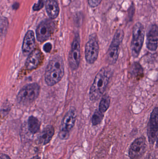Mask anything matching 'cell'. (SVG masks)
Segmentation results:
<instances>
[{
	"label": "cell",
	"instance_id": "2e32d148",
	"mask_svg": "<svg viewBox=\"0 0 158 159\" xmlns=\"http://www.w3.org/2000/svg\"><path fill=\"white\" fill-rule=\"evenodd\" d=\"M119 47L111 43L106 55V61L109 64H114L117 62L119 53Z\"/></svg>",
	"mask_w": 158,
	"mask_h": 159
},
{
	"label": "cell",
	"instance_id": "d6986e66",
	"mask_svg": "<svg viewBox=\"0 0 158 159\" xmlns=\"http://www.w3.org/2000/svg\"><path fill=\"white\" fill-rule=\"evenodd\" d=\"M124 38V32L122 30H118L116 31L112 43L114 44L120 45Z\"/></svg>",
	"mask_w": 158,
	"mask_h": 159
},
{
	"label": "cell",
	"instance_id": "7a4b0ae2",
	"mask_svg": "<svg viewBox=\"0 0 158 159\" xmlns=\"http://www.w3.org/2000/svg\"><path fill=\"white\" fill-rule=\"evenodd\" d=\"M112 75V72L108 67L102 68L95 78L89 92V97L92 101L98 100L105 92L109 80Z\"/></svg>",
	"mask_w": 158,
	"mask_h": 159
},
{
	"label": "cell",
	"instance_id": "8fae6325",
	"mask_svg": "<svg viewBox=\"0 0 158 159\" xmlns=\"http://www.w3.org/2000/svg\"><path fill=\"white\" fill-rule=\"evenodd\" d=\"M147 47L150 51L156 50L158 45V26L156 24L149 27L147 35Z\"/></svg>",
	"mask_w": 158,
	"mask_h": 159
},
{
	"label": "cell",
	"instance_id": "ffe728a7",
	"mask_svg": "<svg viewBox=\"0 0 158 159\" xmlns=\"http://www.w3.org/2000/svg\"><path fill=\"white\" fill-rule=\"evenodd\" d=\"M104 113L101 111H96L95 112L92 118V123L93 126H96L100 124L104 118Z\"/></svg>",
	"mask_w": 158,
	"mask_h": 159
},
{
	"label": "cell",
	"instance_id": "30bf717a",
	"mask_svg": "<svg viewBox=\"0 0 158 159\" xmlns=\"http://www.w3.org/2000/svg\"><path fill=\"white\" fill-rule=\"evenodd\" d=\"M77 116L76 109L70 108L62 120L59 130L70 133L75 125Z\"/></svg>",
	"mask_w": 158,
	"mask_h": 159
},
{
	"label": "cell",
	"instance_id": "ba28073f",
	"mask_svg": "<svg viewBox=\"0 0 158 159\" xmlns=\"http://www.w3.org/2000/svg\"><path fill=\"white\" fill-rule=\"evenodd\" d=\"M99 49L97 39L95 37L92 36L85 45V57L87 63L92 64L96 61L98 57Z\"/></svg>",
	"mask_w": 158,
	"mask_h": 159
},
{
	"label": "cell",
	"instance_id": "e0dca14e",
	"mask_svg": "<svg viewBox=\"0 0 158 159\" xmlns=\"http://www.w3.org/2000/svg\"><path fill=\"white\" fill-rule=\"evenodd\" d=\"M28 126L30 132L32 134H35L40 130L41 122L37 118L31 116L28 119Z\"/></svg>",
	"mask_w": 158,
	"mask_h": 159
},
{
	"label": "cell",
	"instance_id": "ac0fdd59",
	"mask_svg": "<svg viewBox=\"0 0 158 159\" xmlns=\"http://www.w3.org/2000/svg\"><path fill=\"white\" fill-rule=\"evenodd\" d=\"M110 106V98L108 95H105L101 99L99 104V110L103 113H105Z\"/></svg>",
	"mask_w": 158,
	"mask_h": 159
},
{
	"label": "cell",
	"instance_id": "484cf974",
	"mask_svg": "<svg viewBox=\"0 0 158 159\" xmlns=\"http://www.w3.org/2000/svg\"><path fill=\"white\" fill-rule=\"evenodd\" d=\"M0 159H10V157L9 156H7V155H6L5 154H1V156H0Z\"/></svg>",
	"mask_w": 158,
	"mask_h": 159
},
{
	"label": "cell",
	"instance_id": "8992f818",
	"mask_svg": "<svg viewBox=\"0 0 158 159\" xmlns=\"http://www.w3.org/2000/svg\"><path fill=\"white\" fill-rule=\"evenodd\" d=\"M81 60V48L80 38L76 35L71 44V49L69 55V63L71 70H77Z\"/></svg>",
	"mask_w": 158,
	"mask_h": 159
},
{
	"label": "cell",
	"instance_id": "4316f807",
	"mask_svg": "<svg viewBox=\"0 0 158 159\" xmlns=\"http://www.w3.org/2000/svg\"><path fill=\"white\" fill-rule=\"evenodd\" d=\"M19 7V4L18 3H15L13 4L12 7H13V9H15V10H16V9L18 8Z\"/></svg>",
	"mask_w": 158,
	"mask_h": 159
},
{
	"label": "cell",
	"instance_id": "52a82bcc",
	"mask_svg": "<svg viewBox=\"0 0 158 159\" xmlns=\"http://www.w3.org/2000/svg\"><path fill=\"white\" fill-rule=\"evenodd\" d=\"M147 144L144 137L135 139L130 147L129 156L131 159H139L145 153Z\"/></svg>",
	"mask_w": 158,
	"mask_h": 159
},
{
	"label": "cell",
	"instance_id": "f1b7e54d",
	"mask_svg": "<svg viewBox=\"0 0 158 159\" xmlns=\"http://www.w3.org/2000/svg\"><path fill=\"white\" fill-rule=\"evenodd\" d=\"M156 148H158V138H157V139L156 145Z\"/></svg>",
	"mask_w": 158,
	"mask_h": 159
},
{
	"label": "cell",
	"instance_id": "83f0119b",
	"mask_svg": "<svg viewBox=\"0 0 158 159\" xmlns=\"http://www.w3.org/2000/svg\"><path fill=\"white\" fill-rule=\"evenodd\" d=\"M31 159H41V157L38 156H35V157H32V158Z\"/></svg>",
	"mask_w": 158,
	"mask_h": 159
},
{
	"label": "cell",
	"instance_id": "9a60e30c",
	"mask_svg": "<svg viewBox=\"0 0 158 159\" xmlns=\"http://www.w3.org/2000/svg\"><path fill=\"white\" fill-rule=\"evenodd\" d=\"M45 9L50 18H56L59 13V6L57 0H46Z\"/></svg>",
	"mask_w": 158,
	"mask_h": 159
},
{
	"label": "cell",
	"instance_id": "3957f363",
	"mask_svg": "<svg viewBox=\"0 0 158 159\" xmlns=\"http://www.w3.org/2000/svg\"><path fill=\"white\" fill-rule=\"evenodd\" d=\"M41 87L37 83H32L24 86L18 93L17 101L21 105H28L33 102L40 94Z\"/></svg>",
	"mask_w": 158,
	"mask_h": 159
},
{
	"label": "cell",
	"instance_id": "5b68a950",
	"mask_svg": "<svg viewBox=\"0 0 158 159\" xmlns=\"http://www.w3.org/2000/svg\"><path fill=\"white\" fill-rule=\"evenodd\" d=\"M54 22L50 20H45L41 22L36 30V36L39 42H45L48 40L55 30Z\"/></svg>",
	"mask_w": 158,
	"mask_h": 159
},
{
	"label": "cell",
	"instance_id": "5bb4252c",
	"mask_svg": "<svg viewBox=\"0 0 158 159\" xmlns=\"http://www.w3.org/2000/svg\"><path fill=\"white\" fill-rule=\"evenodd\" d=\"M54 132V129L53 126L48 125L46 126L39 134L38 138V143L42 145L47 144L52 140Z\"/></svg>",
	"mask_w": 158,
	"mask_h": 159
},
{
	"label": "cell",
	"instance_id": "4fadbf2b",
	"mask_svg": "<svg viewBox=\"0 0 158 159\" xmlns=\"http://www.w3.org/2000/svg\"><path fill=\"white\" fill-rule=\"evenodd\" d=\"M35 46L34 34L32 30L27 32L23 40L22 50L24 56H29L34 50Z\"/></svg>",
	"mask_w": 158,
	"mask_h": 159
},
{
	"label": "cell",
	"instance_id": "9c48e42d",
	"mask_svg": "<svg viewBox=\"0 0 158 159\" xmlns=\"http://www.w3.org/2000/svg\"><path fill=\"white\" fill-rule=\"evenodd\" d=\"M147 133L149 143L153 144L158 134V107L154 108L151 113Z\"/></svg>",
	"mask_w": 158,
	"mask_h": 159
},
{
	"label": "cell",
	"instance_id": "d4e9b609",
	"mask_svg": "<svg viewBox=\"0 0 158 159\" xmlns=\"http://www.w3.org/2000/svg\"><path fill=\"white\" fill-rule=\"evenodd\" d=\"M43 49L46 53H50L52 49V45L50 43H46L43 47Z\"/></svg>",
	"mask_w": 158,
	"mask_h": 159
},
{
	"label": "cell",
	"instance_id": "277c9868",
	"mask_svg": "<svg viewBox=\"0 0 158 159\" xmlns=\"http://www.w3.org/2000/svg\"><path fill=\"white\" fill-rule=\"evenodd\" d=\"M145 30L143 25L138 22L135 23L133 30L132 39L131 45L132 54L137 57L141 52L144 40Z\"/></svg>",
	"mask_w": 158,
	"mask_h": 159
},
{
	"label": "cell",
	"instance_id": "cb8c5ba5",
	"mask_svg": "<svg viewBox=\"0 0 158 159\" xmlns=\"http://www.w3.org/2000/svg\"><path fill=\"white\" fill-rule=\"evenodd\" d=\"M102 0H88V3L91 7H96L98 6Z\"/></svg>",
	"mask_w": 158,
	"mask_h": 159
},
{
	"label": "cell",
	"instance_id": "6da1fadb",
	"mask_svg": "<svg viewBox=\"0 0 158 159\" xmlns=\"http://www.w3.org/2000/svg\"><path fill=\"white\" fill-rule=\"evenodd\" d=\"M65 66L62 57L59 55L53 56L49 61L45 74L46 84L53 86L59 82L63 78Z\"/></svg>",
	"mask_w": 158,
	"mask_h": 159
},
{
	"label": "cell",
	"instance_id": "44dd1931",
	"mask_svg": "<svg viewBox=\"0 0 158 159\" xmlns=\"http://www.w3.org/2000/svg\"><path fill=\"white\" fill-rule=\"evenodd\" d=\"M143 70L140 64L137 63H135L133 64L131 68V73L132 75L137 76L143 73Z\"/></svg>",
	"mask_w": 158,
	"mask_h": 159
},
{
	"label": "cell",
	"instance_id": "603a6c76",
	"mask_svg": "<svg viewBox=\"0 0 158 159\" xmlns=\"http://www.w3.org/2000/svg\"><path fill=\"white\" fill-rule=\"evenodd\" d=\"M58 136L59 139H61V140H66L69 137L70 133L59 130Z\"/></svg>",
	"mask_w": 158,
	"mask_h": 159
},
{
	"label": "cell",
	"instance_id": "7c38bea8",
	"mask_svg": "<svg viewBox=\"0 0 158 159\" xmlns=\"http://www.w3.org/2000/svg\"><path fill=\"white\" fill-rule=\"evenodd\" d=\"M42 59L41 52L39 49H35L28 57L25 63V67L28 70H35L41 64Z\"/></svg>",
	"mask_w": 158,
	"mask_h": 159
},
{
	"label": "cell",
	"instance_id": "7402d4cb",
	"mask_svg": "<svg viewBox=\"0 0 158 159\" xmlns=\"http://www.w3.org/2000/svg\"><path fill=\"white\" fill-rule=\"evenodd\" d=\"M45 0H39L37 3L34 4L33 6V10L34 11H39L43 8L45 5Z\"/></svg>",
	"mask_w": 158,
	"mask_h": 159
}]
</instances>
